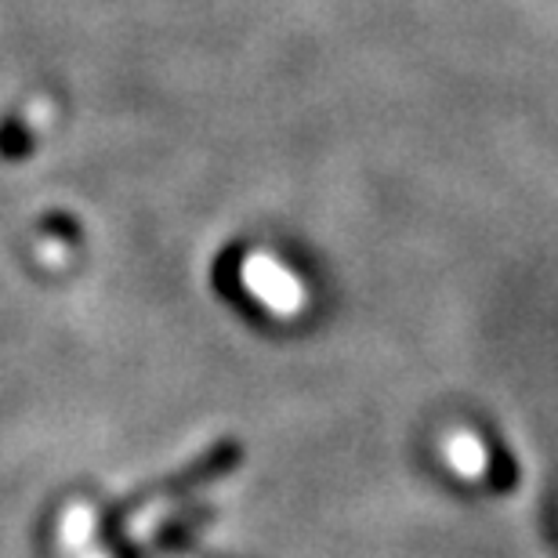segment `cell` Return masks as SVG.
I'll return each instance as SVG.
<instances>
[{"instance_id":"obj_1","label":"cell","mask_w":558,"mask_h":558,"mask_svg":"<svg viewBox=\"0 0 558 558\" xmlns=\"http://www.w3.org/2000/svg\"><path fill=\"white\" fill-rule=\"evenodd\" d=\"M247 283L258 294L265 305L279 316H294V312L305 305V290H301L294 279H290L279 265H269L265 258H254L247 269Z\"/></svg>"},{"instance_id":"obj_2","label":"cell","mask_w":558,"mask_h":558,"mask_svg":"<svg viewBox=\"0 0 558 558\" xmlns=\"http://www.w3.org/2000/svg\"><path fill=\"white\" fill-rule=\"evenodd\" d=\"M442 457L461 478H483L486 475V450L472 432H450L442 439Z\"/></svg>"}]
</instances>
